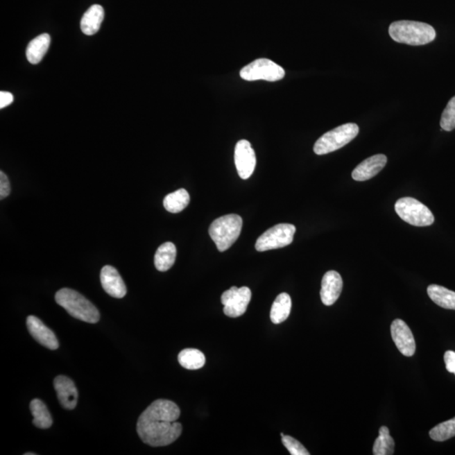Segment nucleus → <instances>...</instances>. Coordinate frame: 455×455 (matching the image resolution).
I'll use <instances>...</instances> for the list:
<instances>
[{"label": "nucleus", "mask_w": 455, "mask_h": 455, "mask_svg": "<svg viewBox=\"0 0 455 455\" xmlns=\"http://www.w3.org/2000/svg\"><path fill=\"white\" fill-rule=\"evenodd\" d=\"M395 209L399 217L411 225L426 227L434 223V216L429 207L417 199L409 197L399 199Z\"/></svg>", "instance_id": "obj_6"}, {"label": "nucleus", "mask_w": 455, "mask_h": 455, "mask_svg": "<svg viewBox=\"0 0 455 455\" xmlns=\"http://www.w3.org/2000/svg\"><path fill=\"white\" fill-rule=\"evenodd\" d=\"M343 282L336 271H329L321 282L320 299L327 306L334 304L343 291Z\"/></svg>", "instance_id": "obj_13"}, {"label": "nucleus", "mask_w": 455, "mask_h": 455, "mask_svg": "<svg viewBox=\"0 0 455 455\" xmlns=\"http://www.w3.org/2000/svg\"><path fill=\"white\" fill-rule=\"evenodd\" d=\"M282 442L284 443L285 448L289 450L290 454L292 455H309V452L306 449L303 445L301 443L296 440L295 438H293L291 436H284L282 437Z\"/></svg>", "instance_id": "obj_28"}, {"label": "nucleus", "mask_w": 455, "mask_h": 455, "mask_svg": "<svg viewBox=\"0 0 455 455\" xmlns=\"http://www.w3.org/2000/svg\"><path fill=\"white\" fill-rule=\"evenodd\" d=\"M292 300L288 293H282L273 302L271 309V320L274 324H281L288 319L291 312Z\"/></svg>", "instance_id": "obj_20"}, {"label": "nucleus", "mask_w": 455, "mask_h": 455, "mask_svg": "<svg viewBox=\"0 0 455 455\" xmlns=\"http://www.w3.org/2000/svg\"><path fill=\"white\" fill-rule=\"evenodd\" d=\"M243 80L255 81L264 80L270 82L281 80L285 76L284 69L268 58H259L241 70Z\"/></svg>", "instance_id": "obj_8"}, {"label": "nucleus", "mask_w": 455, "mask_h": 455, "mask_svg": "<svg viewBox=\"0 0 455 455\" xmlns=\"http://www.w3.org/2000/svg\"><path fill=\"white\" fill-rule=\"evenodd\" d=\"M440 126L447 132L452 131L455 128V96L451 98L442 114Z\"/></svg>", "instance_id": "obj_27"}, {"label": "nucleus", "mask_w": 455, "mask_h": 455, "mask_svg": "<svg viewBox=\"0 0 455 455\" xmlns=\"http://www.w3.org/2000/svg\"><path fill=\"white\" fill-rule=\"evenodd\" d=\"M26 454V455H35V454H34V453H26V454Z\"/></svg>", "instance_id": "obj_32"}, {"label": "nucleus", "mask_w": 455, "mask_h": 455, "mask_svg": "<svg viewBox=\"0 0 455 455\" xmlns=\"http://www.w3.org/2000/svg\"><path fill=\"white\" fill-rule=\"evenodd\" d=\"M427 294L430 299L440 307L455 311V292L452 290L431 284L427 288Z\"/></svg>", "instance_id": "obj_21"}, {"label": "nucleus", "mask_w": 455, "mask_h": 455, "mask_svg": "<svg viewBox=\"0 0 455 455\" xmlns=\"http://www.w3.org/2000/svg\"><path fill=\"white\" fill-rule=\"evenodd\" d=\"M429 435L433 440L437 442L446 441L455 437V418L434 427L430 430Z\"/></svg>", "instance_id": "obj_26"}, {"label": "nucleus", "mask_w": 455, "mask_h": 455, "mask_svg": "<svg viewBox=\"0 0 455 455\" xmlns=\"http://www.w3.org/2000/svg\"><path fill=\"white\" fill-rule=\"evenodd\" d=\"M11 191L10 183L7 175L3 171L0 172V198L3 200L10 195Z\"/></svg>", "instance_id": "obj_29"}, {"label": "nucleus", "mask_w": 455, "mask_h": 455, "mask_svg": "<svg viewBox=\"0 0 455 455\" xmlns=\"http://www.w3.org/2000/svg\"><path fill=\"white\" fill-rule=\"evenodd\" d=\"M102 288L110 296L121 299L127 294L125 282L116 268L112 266H105L101 272Z\"/></svg>", "instance_id": "obj_14"}, {"label": "nucleus", "mask_w": 455, "mask_h": 455, "mask_svg": "<svg viewBox=\"0 0 455 455\" xmlns=\"http://www.w3.org/2000/svg\"><path fill=\"white\" fill-rule=\"evenodd\" d=\"M454 374L455 375V371H454Z\"/></svg>", "instance_id": "obj_33"}, {"label": "nucleus", "mask_w": 455, "mask_h": 455, "mask_svg": "<svg viewBox=\"0 0 455 455\" xmlns=\"http://www.w3.org/2000/svg\"><path fill=\"white\" fill-rule=\"evenodd\" d=\"M26 325L30 334L42 346L51 350H56L60 347L56 335L37 317L33 316L27 317Z\"/></svg>", "instance_id": "obj_12"}, {"label": "nucleus", "mask_w": 455, "mask_h": 455, "mask_svg": "<svg viewBox=\"0 0 455 455\" xmlns=\"http://www.w3.org/2000/svg\"><path fill=\"white\" fill-rule=\"evenodd\" d=\"M51 37L49 34H42L29 43L26 49V58L31 65H37L42 60L49 49Z\"/></svg>", "instance_id": "obj_18"}, {"label": "nucleus", "mask_w": 455, "mask_h": 455, "mask_svg": "<svg viewBox=\"0 0 455 455\" xmlns=\"http://www.w3.org/2000/svg\"><path fill=\"white\" fill-rule=\"evenodd\" d=\"M389 34L394 41L411 46L426 45L436 37V31L427 23L399 21L392 23Z\"/></svg>", "instance_id": "obj_2"}, {"label": "nucleus", "mask_w": 455, "mask_h": 455, "mask_svg": "<svg viewBox=\"0 0 455 455\" xmlns=\"http://www.w3.org/2000/svg\"><path fill=\"white\" fill-rule=\"evenodd\" d=\"M242 218L238 214H227L215 219L209 227V234L221 252L234 244L242 230Z\"/></svg>", "instance_id": "obj_4"}, {"label": "nucleus", "mask_w": 455, "mask_h": 455, "mask_svg": "<svg viewBox=\"0 0 455 455\" xmlns=\"http://www.w3.org/2000/svg\"><path fill=\"white\" fill-rule=\"evenodd\" d=\"M445 362L446 370L449 372L455 371V352L453 351H447L445 354Z\"/></svg>", "instance_id": "obj_30"}, {"label": "nucleus", "mask_w": 455, "mask_h": 455, "mask_svg": "<svg viewBox=\"0 0 455 455\" xmlns=\"http://www.w3.org/2000/svg\"><path fill=\"white\" fill-rule=\"evenodd\" d=\"M359 132V128L355 123L341 125L321 136L314 145V152L318 155H323L338 151L354 140Z\"/></svg>", "instance_id": "obj_5"}, {"label": "nucleus", "mask_w": 455, "mask_h": 455, "mask_svg": "<svg viewBox=\"0 0 455 455\" xmlns=\"http://www.w3.org/2000/svg\"><path fill=\"white\" fill-rule=\"evenodd\" d=\"M395 442L390 435L389 429L383 426L379 429V437L376 438L372 454L375 455H392L394 454Z\"/></svg>", "instance_id": "obj_25"}, {"label": "nucleus", "mask_w": 455, "mask_h": 455, "mask_svg": "<svg viewBox=\"0 0 455 455\" xmlns=\"http://www.w3.org/2000/svg\"><path fill=\"white\" fill-rule=\"evenodd\" d=\"M176 258V247L172 242H166L157 250L155 265L160 272H166L174 265Z\"/></svg>", "instance_id": "obj_19"}, {"label": "nucleus", "mask_w": 455, "mask_h": 455, "mask_svg": "<svg viewBox=\"0 0 455 455\" xmlns=\"http://www.w3.org/2000/svg\"><path fill=\"white\" fill-rule=\"evenodd\" d=\"M234 163L240 178L247 180L252 176L256 168V154L252 144L246 139L239 141L235 146Z\"/></svg>", "instance_id": "obj_10"}, {"label": "nucleus", "mask_w": 455, "mask_h": 455, "mask_svg": "<svg viewBox=\"0 0 455 455\" xmlns=\"http://www.w3.org/2000/svg\"><path fill=\"white\" fill-rule=\"evenodd\" d=\"M57 304L70 316L85 323L95 324L100 320V313L92 302L80 293L70 289H62L55 295Z\"/></svg>", "instance_id": "obj_3"}, {"label": "nucleus", "mask_w": 455, "mask_h": 455, "mask_svg": "<svg viewBox=\"0 0 455 455\" xmlns=\"http://www.w3.org/2000/svg\"><path fill=\"white\" fill-rule=\"evenodd\" d=\"M31 414L33 415V424L41 429H49L53 425L52 415L48 407L41 400L34 399L30 404Z\"/></svg>", "instance_id": "obj_22"}, {"label": "nucleus", "mask_w": 455, "mask_h": 455, "mask_svg": "<svg viewBox=\"0 0 455 455\" xmlns=\"http://www.w3.org/2000/svg\"><path fill=\"white\" fill-rule=\"evenodd\" d=\"M105 17L103 8L99 5H94L86 11L80 22L81 31L87 36L95 35L100 30L102 22Z\"/></svg>", "instance_id": "obj_17"}, {"label": "nucleus", "mask_w": 455, "mask_h": 455, "mask_svg": "<svg viewBox=\"0 0 455 455\" xmlns=\"http://www.w3.org/2000/svg\"><path fill=\"white\" fill-rule=\"evenodd\" d=\"M391 336L396 347L404 356H413L415 352V341L413 332L402 320L396 319L392 323Z\"/></svg>", "instance_id": "obj_11"}, {"label": "nucleus", "mask_w": 455, "mask_h": 455, "mask_svg": "<svg viewBox=\"0 0 455 455\" xmlns=\"http://www.w3.org/2000/svg\"><path fill=\"white\" fill-rule=\"evenodd\" d=\"M53 384L62 406L66 410H74L77 406L78 393L73 380L60 375L55 378Z\"/></svg>", "instance_id": "obj_15"}, {"label": "nucleus", "mask_w": 455, "mask_h": 455, "mask_svg": "<svg viewBox=\"0 0 455 455\" xmlns=\"http://www.w3.org/2000/svg\"><path fill=\"white\" fill-rule=\"evenodd\" d=\"M178 362L183 368L189 370H197L205 364V356L198 349H184L178 355Z\"/></svg>", "instance_id": "obj_23"}, {"label": "nucleus", "mask_w": 455, "mask_h": 455, "mask_svg": "<svg viewBox=\"0 0 455 455\" xmlns=\"http://www.w3.org/2000/svg\"><path fill=\"white\" fill-rule=\"evenodd\" d=\"M180 408L168 400H157L141 414L137 431L144 443L152 447L170 445L178 439L182 426L178 422Z\"/></svg>", "instance_id": "obj_1"}, {"label": "nucleus", "mask_w": 455, "mask_h": 455, "mask_svg": "<svg viewBox=\"0 0 455 455\" xmlns=\"http://www.w3.org/2000/svg\"><path fill=\"white\" fill-rule=\"evenodd\" d=\"M250 300L252 291L249 288H230L222 294L221 302L225 306L223 312L231 318L240 317L246 313Z\"/></svg>", "instance_id": "obj_9"}, {"label": "nucleus", "mask_w": 455, "mask_h": 455, "mask_svg": "<svg viewBox=\"0 0 455 455\" xmlns=\"http://www.w3.org/2000/svg\"><path fill=\"white\" fill-rule=\"evenodd\" d=\"M387 164V157L384 155H375L363 160L352 173V179L357 182H364L377 175Z\"/></svg>", "instance_id": "obj_16"}, {"label": "nucleus", "mask_w": 455, "mask_h": 455, "mask_svg": "<svg viewBox=\"0 0 455 455\" xmlns=\"http://www.w3.org/2000/svg\"><path fill=\"white\" fill-rule=\"evenodd\" d=\"M190 203V196L185 189H179L168 194L164 199V207L171 214H178L185 209Z\"/></svg>", "instance_id": "obj_24"}, {"label": "nucleus", "mask_w": 455, "mask_h": 455, "mask_svg": "<svg viewBox=\"0 0 455 455\" xmlns=\"http://www.w3.org/2000/svg\"><path fill=\"white\" fill-rule=\"evenodd\" d=\"M14 96L12 94L6 92H0V108L3 109L12 103Z\"/></svg>", "instance_id": "obj_31"}, {"label": "nucleus", "mask_w": 455, "mask_h": 455, "mask_svg": "<svg viewBox=\"0 0 455 455\" xmlns=\"http://www.w3.org/2000/svg\"><path fill=\"white\" fill-rule=\"evenodd\" d=\"M295 232V226L290 223H280L266 230L257 239L256 250L262 252L288 246L293 242Z\"/></svg>", "instance_id": "obj_7"}]
</instances>
